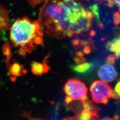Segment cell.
<instances>
[{
	"label": "cell",
	"mask_w": 120,
	"mask_h": 120,
	"mask_svg": "<svg viewBox=\"0 0 120 120\" xmlns=\"http://www.w3.org/2000/svg\"><path fill=\"white\" fill-rule=\"evenodd\" d=\"M39 23L49 36L57 38L66 37L67 30L80 34L89 30L91 20L86 18V11L75 0H45L40 10Z\"/></svg>",
	"instance_id": "1"
},
{
	"label": "cell",
	"mask_w": 120,
	"mask_h": 120,
	"mask_svg": "<svg viewBox=\"0 0 120 120\" xmlns=\"http://www.w3.org/2000/svg\"><path fill=\"white\" fill-rule=\"evenodd\" d=\"M42 29L37 21L27 17L18 18L10 30V39L13 46L21 47L26 52H31L34 45H42Z\"/></svg>",
	"instance_id": "2"
},
{
	"label": "cell",
	"mask_w": 120,
	"mask_h": 120,
	"mask_svg": "<svg viewBox=\"0 0 120 120\" xmlns=\"http://www.w3.org/2000/svg\"><path fill=\"white\" fill-rule=\"evenodd\" d=\"M64 91L67 96L71 97L73 100L80 101L82 102L87 100V87L79 80H69L64 84Z\"/></svg>",
	"instance_id": "3"
},
{
	"label": "cell",
	"mask_w": 120,
	"mask_h": 120,
	"mask_svg": "<svg viewBox=\"0 0 120 120\" xmlns=\"http://www.w3.org/2000/svg\"><path fill=\"white\" fill-rule=\"evenodd\" d=\"M90 90L92 98L95 103H102L104 100L111 98L112 89L105 82L102 81L93 82Z\"/></svg>",
	"instance_id": "4"
},
{
	"label": "cell",
	"mask_w": 120,
	"mask_h": 120,
	"mask_svg": "<svg viewBox=\"0 0 120 120\" xmlns=\"http://www.w3.org/2000/svg\"><path fill=\"white\" fill-rule=\"evenodd\" d=\"M99 77L106 82H111L115 80L117 76V73L112 64L105 63L99 69Z\"/></svg>",
	"instance_id": "5"
},
{
	"label": "cell",
	"mask_w": 120,
	"mask_h": 120,
	"mask_svg": "<svg viewBox=\"0 0 120 120\" xmlns=\"http://www.w3.org/2000/svg\"><path fill=\"white\" fill-rule=\"evenodd\" d=\"M50 69L46 63L45 59L42 63L34 61L31 64V72L35 75H41L47 73Z\"/></svg>",
	"instance_id": "6"
},
{
	"label": "cell",
	"mask_w": 120,
	"mask_h": 120,
	"mask_svg": "<svg viewBox=\"0 0 120 120\" xmlns=\"http://www.w3.org/2000/svg\"><path fill=\"white\" fill-rule=\"evenodd\" d=\"M9 71L11 75L10 77L12 81H15L17 77H20L27 73V71L24 68V65L17 62H14L9 65Z\"/></svg>",
	"instance_id": "7"
},
{
	"label": "cell",
	"mask_w": 120,
	"mask_h": 120,
	"mask_svg": "<svg viewBox=\"0 0 120 120\" xmlns=\"http://www.w3.org/2000/svg\"><path fill=\"white\" fill-rule=\"evenodd\" d=\"M93 67V64L90 63H85L73 66L72 69L73 71L77 73H85L90 71Z\"/></svg>",
	"instance_id": "8"
},
{
	"label": "cell",
	"mask_w": 120,
	"mask_h": 120,
	"mask_svg": "<svg viewBox=\"0 0 120 120\" xmlns=\"http://www.w3.org/2000/svg\"><path fill=\"white\" fill-rule=\"evenodd\" d=\"M91 11L94 13L95 18L96 21L98 23L101 22L100 19V15H99V10L98 5V4H94L91 5L89 7Z\"/></svg>",
	"instance_id": "9"
},
{
	"label": "cell",
	"mask_w": 120,
	"mask_h": 120,
	"mask_svg": "<svg viewBox=\"0 0 120 120\" xmlns=\"http://www.w3.org/2000/svg\"><path fill=\"white\" fill-rule=\"evenodd\" d=\"M113 22L115 26V29H116L120 24V13L117 11L113 13Z\"/></svg>",
	"instance_id": "10"
},
{
	"label": "cell",
	"mask_w": 120,
	"mask_h": 120,
	"mask_svg": "<svg viewBox=\"0 0 120 120\" xmlns=\"http://www.w3.org/2000/svg\"><path fill=\"white\" fill-rule=\"evenodd\" d=\"M117 56L115 54H112L108 56L107 59L106 60L107 63L110 64H114L115 62L116 58H117Z\"/></svg>",
	"instance_id": "11"
},
{
	"label": "cell",
	"mask_w": 120,
	"mask_h": 120,
	"mask_svg": "<svg viewBox=\"0 0 120 120\" xmlns=\"http://www.w3.org/2000/svg\"><path fill=\"white\" fill-rule=\"evenodd\" d=\"M74 61L75 62L76 64H81L84 63L86 61V59L84 58V57H81L79 56H76L73 59Z\"/></svg>",
	"instance_id": "12"
},
{
	"label": "cell",
	"mask_w": 120,
	"mask_h": 120,
	"mask_svg": "<svg viewBox=\"0 0 120 120\" xmlns=\"http://www.w3.org/2000/svg\"><path fill=\"white\" fill-rule=\"evenodd\" d=\"M86 18L88 20H94V13L91 10H87L86 11Z\"/></svg>",
	"instance_id": "13"
},
{
	"label": "cell",
	"mask_w": 120,
	"mask_h": 120,
	"mask_svg": "<svg viewBox=\"0 0 120 120\" xmlns=\"http://www.w3.org/2000/svg\"><path fill=\"white\" fill-rule=\"evenodd\" d=\"M90 42L87 40H80V45L82 47H85L88 46Z\"/></svg>",
	"instance_id": "14"
},
{
	"label": "cell",
	"mask_w": 120,
	"mask_h": 120,
	"mask_svg": "<svg viewBox=\"0 0 120 120\" xmlns=\"http://www.w3.org/2000/svg\"><path fill=\"white\" fill-rule=\"evenodd\" d=\"M71 44L74 47H77L80 44V40L78 39H73L71 41Z\"/></svg>",
	"instance_id": "15"
},
{
	"label": "cell",
	"mask_w": 120,
	"mask_h": 120,
	"mask_svg": "<svg viewBox=\"0 0 120 120\" xmlns=\"http://www.w3.org/2000/svg\"><path fill=\"white\" fill-rule=\"evenodd\" d=\"M111 98L114 99H118L119 98V96L117 94V93H116V91L115 90H112Z\"/></svg>",
	"instance_id": "16"
},
{
	"label": "cell",
	"mask_w": 120,
	"mask_h": 120,
	"mask_svg": "<svg viewBox=\"0 0 120 120\" xmlns=\"http://www.w3.org/2000/svg\"><path fill=\"white\" fill-rule=\"evenodd\" d=\"M115 89V91L119 96V98H120V82H119L118 83H117Z\"/></svg>",
	"instance_id": "17"
},
{
	"label": "cell",
	"mask_w": 120,
	"mask_h": 120,
	"mask_svg": "<svg viewBox=\"0 0 120 120\" xmlns=\"http://www.w3.org/2000/svg\"><path fill=\"white\" fill-rule=\"evenodd\" d=\"M107 2L108 6L109 8L113 7L115 4V3L114 0H108Z\"/></svg>",
	"instance_id": "18"
},
{
	"label": "cell",
	"mask_w": 120,
	"mask_h": 120,
	"mask_svg": "<svg viewBox=\"0 0 120 120\" xmlns=\"http://www.w3.org/2000/svg\"><path fill=\"white\" fill-rule=\"evenodd\" d=\"M83 52L84 53L86 54H90L91 52L90 48L88 46H86V47H85L84 49H83Z\"/></svg>",
	"instance_id": "19"
},
{
	"label": "cell",
	"mask_w": 120,
	"mask_h": 120,
	"mask_svg": "<svg viewBox=\"0 0 120 120\" xmlns=\"http://www.w3.org/2000/svg\"><path fill=\"white\" fill-rule=\"evenodd\" d=\"M65 102L67 104H69V103H71L72 102H73V100L72 98L71 97L67 96L65 98Z\"/></svg>",
	"instance_id": "20"
},
{
	"label": "cell",
	"mask_w": 120,
	"mask_h": 120,
	"mask_svg": "<svg viewBox=\"0 0 120 120\" xmlns=\"http://www.w3.org/2000/svg\"><path fill=\"white\" fill-rule=\"evenodd\" d=\"M66 36H68L69 38H71L73 36V31L71 30H67V31L66 32Z\"/></svg>",
	"instance_id": "21"
},
{
	"label": "cell",
	"mask_w": 120,
	"mask_h": 120,
	"mask_svg": "<svg viewBox=\"0 0 120 120\" xmlns=\"http://www.w3.org/2000/svg\"><path fill=\"white\" fill-rule=\"evenodd\" d=\"M112 41H109V42L107 43V44L106 45V49L107 50H109V49L111 47L112 45Z\"/></svg>",
	"instance_id": "22"
},
{
	"label": "cell",
	"mask_w": 120,
	"mask_h": 120,
	"mask_svg": "<svg viewBox=\"0 0 120 120\" xmlns=\"http://www.w3.org/2000/svg\"><path fill=\"white\" fill-rule=\"evenodd\" d=\"M76 56H79V57H84V53L82 51H79L77 52Z\"/></svg>",
	"instance_id": "23"
},
{
	"label": "cell",
	"mask_w": 120,
	"mask_h": 120,
	"mask_svg": "<svg viewBox=\"0 0 120 120\" xmlns=\"http://www.w3.org/2000/svg\"><path fill=\"white\" fill-rule=\"evenodd\" d=\"M19 53L20 55H22V56H24L26 55V51L23 49H21L19 51Z\"/></svg>",
	"instance_id": "24"
},
{
	"label": "cell",
	"mask_w": 120,
	"mask_h": 120,
	"mask_svg": "<svg viewBox=\"0 0 120 120\" xmlns=\"http://www.w3.org/2000/svg\"><path fill=\"white\" fill-rule=\"evenodd\" d=\"M98 26L101 29V30H104V25H103V23L101 22H100L99 23H98Z\"/></svg>",
	"instance_id": "25"
},
{
	"label": "cell",
	"mask_w": 120,
	"mask_h": 120,
	"mask_svg": "<svg viewBox=\"0 0 120 120\" xmlns=\"http://www.w3.org/2000/svg\"><path fill=\"white\" fill-rule=\"evenodd\" d=\"M90 35L92 37H94L96 34V32L94 30H91L90 32Z\"/></svg>",
	"instance_id": "26"
},
{
	"label": "cell",
	"mask_w": 120,
	"mask_h": 120,
	"mask_svg": "<svg viewBox=\"0 0 120 120\" xmlns=\"http://www.w3.org/2000/svg\"><path fill=\"white\" fill-rule=\"evenodd\" d=\"M108 0H95L96 2H98L100 4H101L103 3V2L105 1H107Z\"/></svg>",
	"instance_id": "27"
},
{
	"label": "cell",
	"mask_w": 120,
	"mask_h": 120,
	"mask_svg": "<svg viewBox=\"0 0 120 120\" xmlns=\"http://www.w3.org/2000/svg\"><path fill=\"white\" fill-rule=\"evenodd\" d=\"M115 3V4L117 5V6L120 7V0H114Z\"/></svg>",
	"instance_id": "28"
},
{
	"label": "cell",
	"mask_w": 120,
	"mask_h": 120,
	"mask_svg": "<svg viewBox=\"0 0 120 120\" xmlns=\"http://www.w3.org/2000/svg\"><path fill=\"white\" fill-rule=\"evenodd\" d=\"M101 120H114L112 118H109V117H105V118H104L103 119H102Z\"/></svg>",
	"instance_id": "29"
},
{
	"label": "cell",
	"mask_w": 120,
	"mask_h": 120,
	"mask_svg": "<svg viewBox=\"0 0 120 120\" xmlns=\"http://www.w3.org/2000/svg\"><path fill=\"white\" fill-rule=\"evenodd\" d=\"M114 119L115 120H119V115H116L114 116Z\"/></svg>",
	"instance_id": "30"
},
{
	"label": "cell",
	"mask_w": 120,
	"mask_h": 120,
	"mask_svg": "<svg viewBox=\"0 0 120 120\" xmlns=\"http://www.w3.org/2000/svg\"><path fill=\"white\" fill-rule=\"evenodd\" d=\"M86 1H87L88 2H90V0H86Z\"/></svg>",
	"instance_id": "31"
},
{
	"label": "cell",
	"mask_w": 120,
	"mask_h": 120,
	"mask_svg": "<svg viewBox=\"0 0 120 120\" xmlns=\"http://www.w3.org/2000/svg\"><path fill=\"white\" fill-rule=\"evenodd\" d=\"M119 13H120V6L119 7Z\"/></svg>",
	"instance_id": "32"
}]
</instances>
